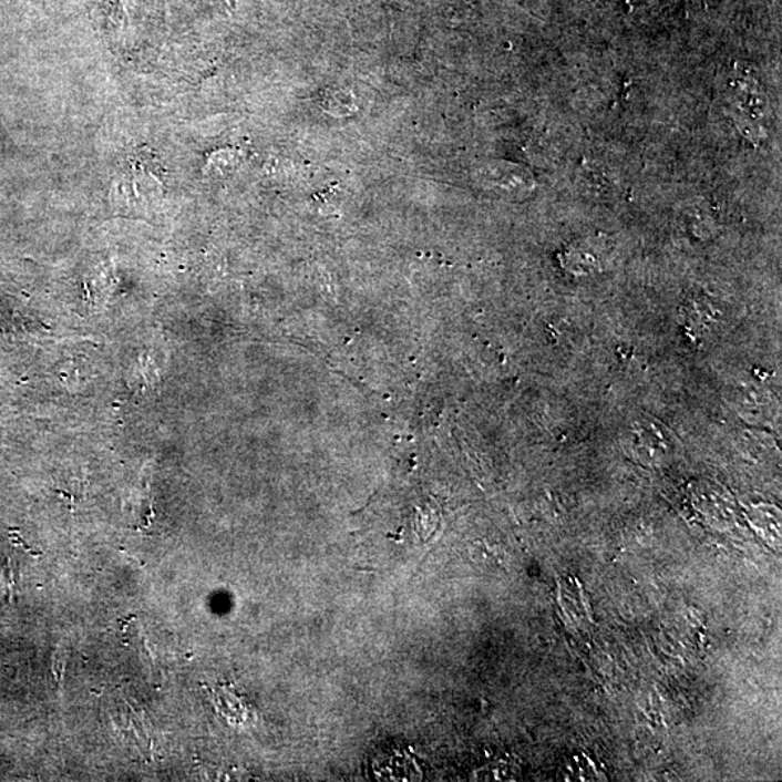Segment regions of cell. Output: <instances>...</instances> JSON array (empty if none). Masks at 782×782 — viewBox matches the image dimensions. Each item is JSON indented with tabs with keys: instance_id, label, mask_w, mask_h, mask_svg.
Masks as SVG:
<instances>
[{
	"instance_id": "6da1fadb",
	"label": "cell",
	"mask_w": 782,
	"mask_h": 782,
	"mask_svg": "<svg viewBox=\"0 0 782 782\" xmlns=\"http://www.w3.org/2000/svg\"><path fill=\"white\" fill-rule=\"evenodd\" d=\"M65 662L68 661H65V654L63 651H56L53 655V672L59 682H61V678H63Z\"/></svg>"
}]
</instances>
